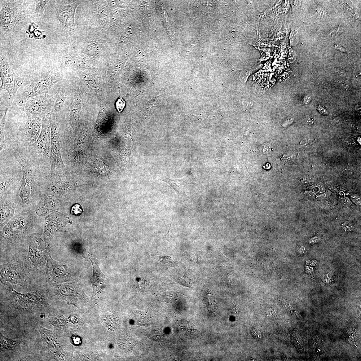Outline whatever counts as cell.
Wrapping results in <instances>:
<instances>
[{"mask_svg":"<svg viewBox=\"0 0 361 361\" xmlns=\"http://www.w3.org/2000/svg\"><path fill=\"white\" fill-rule=\"evenodd\" d=\"M244 103L245 108L247 109H249L252 107V103L249 101H244Z\"/></svg>","mask_w":361,"mask_h":361,"instance_id":"484cf974","label":"cell"},{"mask_svg":"<svg viewBox=\"0 0 361 361\" xmlns=\"http://www.w3.org/2000/svg\"><path fill=\"white\" fill-rule=\"evenodd\" d=\"M351 200L357 205H361V199L360 197L357 195H352L351 196Z\"/></svg>","mask_w":361,"mask_h":361,"instance_id":"ffe728a7","label":"cell"},{"mask_svg":"<svg viewBox=\"0 0 361 361\" xmlns=\"http://www.w3.org/2000/svg\"><path fill=\"white\" fill-rule=\"evenodd\" d=\"M342 204L344 206L348 207L351 205V202L349 198L346 197L343 199Z\"/></svg>","mask_w":361,"mask_h":361,"instance_id":"603a6c76","label":"cell"},{"mask_svg":"<svg viewBox=\"0 0 361 361\" xmlns=\"http://www.w3.org/2000/svg\"><path fill=\"white\" fill-rule=\"evenodd\" d=\"M1 27L7 32L19 31L26 18L25 7L17 1H3L1 5Z\"/></svg>","mask_w":361,"mask_h":361,"instance_id":"7a4b0ae2","label":"cell"},{"mask_svg":"<svg viewBox=\"0 0 361 361\" xmlns=\"http://www.w3.org/2000/svg\"><path fill=\"white\" fill-rule=\"evenodd\" d=\"M341 120L339 118H336L335 119L333 122L334 124L336 125H338L341 124Z\"/></svg>","mask_w":361,"mask_h":361,"instance_id":"4dcf8cb0","label":"cell"},{"mask_svg":"<svg viewBox=\"0 0 361 361\" xmlns=\"http://www.w3.org/2000/svg\"><path fill=\"white\" fill-rule=\"evenodd\" d=\"M78 4L73 3L69 5H59L56 7V15L60 23V27L69 31L75 29V15Z\"/></svg>","mask_w":361,"mask_h":361,"instance_id":"ba28073f","label":"cell"},{"mask_svg":"<svg viewBox=\"0 0 361 361\" xmlns=\"http://www.w3.org/2000/svg\"><path fill=\"white\" fill-rule=\"evenodd\" d=\"M51 97L48 93L33 97L20 107L28 117L36 116L42 118L49 116L51 111Z\"/></svg>","mask_w":361,"mask_h":361,"instance_id":"5b68a950","label":"cell"},{"mask_svg":"<svg viewBox=\"0 0 361 361\" xmlns=\"http://www.w3.org/2000/svg\"><path fill=\"white\" fill-rule=\"evenodd\" d=\"M48 266L50 274L55 281L59 282L66 281L68 275L65 266L51 259Z\"/></svg>","mask_w":361,"mask_h":361,"instance_id":"8fae6325","label":"cell"},{"mask_svg":"<svg viewBox=\"0 0 361 361\" xmlns=\"http://www.w3.org/2000/svg\"><path fill=\"white\" fill-rule=\"evenodd\" d=\"M126 105L125 101L120 97L116 102V108L119 112H121L124 109Z\"/></svg>","mask_w":361,"mask_h":361,"instance_id":"d6986e66","label":"cell"},{"mask_svg":"<svg viewBox=\"0 0 361 361\" xmlns=\"http://www.w3.org/2000/svg\"><path fill=\"white\" fill-rule=\"evenodd\" d=\"M334 46V48L339 51L343 53H346V48L341 45L335 44Z\"/></svg>","mask_w":361,"mask_h":361,"instance_id":"cb8c5ba5","label":"cell"},{"mask_svg":"<svg viewBox=\"0 0 361 361\" xmlns=\"http://www.w3.org/2000/svg\"><path fill=\"white\" fill-rule=\"evenodd\" d=\"M313 119L312 118L309 117L307 119V121L309 124H312L313 123Z\"/></svg>","mask_w":361,"mask_h":361,"instance_id":"836d02e7","label":"cell"},{"mask_svg":"<svg viewBox=\"0 0 361 361\" xmlns=\"http://www.w3.org/2000/svg\"><path fill=\"white\" fill-rule=\"evenodd\" d=\"M7 111V109L6 110L1 121V126H0V138H1L0 149H1V152L5 148L6 145L5 134H4V127H5V118Z\"/></svg>","mask_w":361,"mask_h":361,"instance_id":"9a60e30c","label":"cell"},{"mask_svg":"<svg viewBox=\"0 0 361 361\" xmlns=\"http://www.w3.org/2000/svg\"><path fill=\"white\" fill-rule=\"evenodd\" d=\"M327 195L325 193H322L317 197V199L321 200H324L326 198Z\"/></svg>","mask_w":361,"mask_h":361,"instance_id":"f1b7e54d","label":"cell"},{"mask_svg":"<svg viewBox=\"0 0 361 361\" xmlns=\"http://www.w3.org/2000/svg\"><path fill=\"white\" fill-rule=\"evenodd\" d=\"M159 260L165 266L168 267H174L176 262L171 257L168 256H164L160 257Z\"/></svg>","mask_w":361,"mask_h":361,"instance_id":"2e32d148","label":"cell"},{"mask_svg":"<svg viewBox=\"0 0 361 361\" xmlns=\"http://www.w3.org/2000/svg\"><path fill=\"white\" fill-rule=\"evenodd\" d=\"M317 187L318 189H319V192L320 193H324L325 192V186L323 183H318L317 185Z\"/></svg>","mask_w":361,"mask_h":361,"instance_id":"d4e9b609","label":"cell"},{"mask_svg":"<svg viewBox=\"0 0 361 361\" xmlns=\"http://www.w3.org/2000/svg\"><path fill=\"white\" fill-rule=\"evenodd\" d=\"M42 126V119L39 117H28L24 127L22 140L24 146L35 143L40 134Z\"/></svg>","mask_w":361,"mask_h":361,"instance_id":"52a82bcc","label":"cell"},{"mask_svg":"<svg viewBox=\"0 0 361 361\" xmlns=\"http://www.w3.org/2000/svg\"><path fill=\"white\" fill-rule=\"evenodd\" d=\"M91 262L93 267V274L91 279L93 299H98L103 291L105 277L99 267L98 261L92 254L88 253L83 257Z\"/></svg>","mask_w":361,"mask_h":361,"instance_id":"9c48e42d","label":"cell"},{"mask_svg":"<svg viewBox=\"0 0 361 361\" xmlns=\"http://www.w3.org/2000/svg\"><path fill=\"white\" fill-rule=\"evenodd\" d=\"M60 79V75L53 71L37 74L25 85L20 95L17 97V103L20 106L33 97L48 93Z\"/></svg>","mask_w":361,"mask_h":361,"instance_id":"6da1fadb","label":"cell"},{"mask_svg":"<svg viewBox=\"0 0 361 361\" xmlns=\"http://www.w3.org/2000/svg\"><path fill=\"white\" fill-rule=\"evenodd\" d=\"M1 349L5 350H12L15 349L17 345V342L8 339L1 335Z\"/></svg>","mask_w":361,"mask_h":361,"instance_id":"5bb4252c","label":"cell"},{"mask_svg":"<svg viewBox=\"0 0 361 361\" xmlns=\"http://www.w3.org/2000/svg\"><path fill=\"white\" fill-rule=\"evenodd\" d=\"M36 3L35 12L36 14L43 12L49 1H35Z\"/></svg>","mask_w":361,"mask_h":361,"instance_id":"e0dca14e","label":"cell"},{"mask_svg":"<svg viewBox=\"0 0 361 361\" xmlns=\"http://www.w3.org/2000/svg\"><path fill=\"white\" fill-rule=\"evenodd\" d=\"M320 238L319 237L317 236L314 237L310 240V243L313 244L317 243L320 240Z\"/></svg>","mask_w":361,"mask_h":361,"instance_id":"4316f807","label":"cell"},{"mask_svg":"<svg viewBox=\"0 0 361 361\" xmlns=\"http://www.w3.org/2000/svg\"><path fill=\"white\" fill-rule=\"evenodd\" d=\"M323 204L325 206L329 207L330 206L331 203L328 200H324L323 202Z\"/></svg>","mask_w":361,"mask_h":361,"instance_id":"f546056e","label":"cell"},{"mask_svg":"<svg viewBox=\"0 0 361 361\" xmlns=\"http://www.w3.org/2000/svg\"><path fill=\"white\" fill-rule=\"evenodd\" d=\"M82 102L79 98L76 97L72 100L69 108L70 121H73L81 109Z\"/></svg>","mask_w":361,"mask_h":361,"instance_id":"4fadbf2b","label":"cell"},{"mask_svg":"<svg viewBox=\"0 0 361 361\" xmlns=\"http://www.w3.org/2000/svg\"><path fill=\"white\" fill-rule=\"evenodd\" d=\"M306 194L307 196L309 198L311 199L315 198L316 196V194L313 192H311V191H308V192H307L306 193Z\"/></svg>","mask_w":361,"mask_h":361,"instance_id":"83f0119b","label":"cell"},{"mask_svg":"<svg viewBox=\"0 0 361 361\" xmlns=\"http://www.w3.org/2000/svg\"><path fill=\"white\" fill-rule=\"evenodd\" d=\"M178 282L182 285L189 288H193V285L192 280L188 278L180 277Z\"/></svg>","mask_w":361,"mask_h":361,"instance_id":"ac0fdd59","label":"cell"},{"mask_svg":"<svg viewBox=\"0 0 361 361\" xmlns=\"http://www.w3.org/2000/svg\"><path fill=\"white\" fill-rule=\"evenodd\" d=\"M72 213L75 214H80L82 212V209H81L79 205H76L72 208Z\"/></svg>","mask_w":361,"mask_h":361,"instance_id":"7402d4cb","label":"cell"},{"mask_svg":"<svg viewBox=\"0 0 361 361\" xmlns=\"http://www.w3.org/2000/svg\"><path fill=\"white\" fill-rule=\"evenodd\" d=\"M310 100V98L307 97L306 98H305V99H304V102L305 104H308Z\"/></svg>","mask_w":361,"mask_h":361,"instance_id":"1f68e13d","label":"cell"},{"mask_svg":"<svg viewBox=\"0 0 361 361\" xmlns=\"http://www.w3.org/2000/svg\"><path fill=\"white\" fill-rule=\"evenodd\" d=\"M0 76L2 81L1 90H6L11 100L15 99L19 89L25 83V80L17 75L5 59L1 56Z\"/></svg>","mask_w":361,"mask_h":361,"instance_id":"277c9868","label":"cell"},{"mask_svg":"<svg viewBox=\"0 0 361 361\" xmlns=\"http://www.w3.org/2000/svg\"><path fill=\"white\" fill-rule=\"evenodd\" d=\"M319 111H320V112L322 114H325L326 113V110L324 109V108H323L319 107Z\"/></svg>","mask_w":361,"mask_h":361,"instance_id":"d6a6232c","label":"cell"},{"mask_svg":"<svg viewBox=\"0 0 361 361\" xmlns=\"http://www.w3.org/2000/svg\"><path fill=\"white\" fill-rule=\"evenodd\" d=\"M50 123L51 132V147L50 157V164L52 173L64 167L61 154V140L60 133L56 119L54 117H48Z\"/></svg>","mask_w":361,"mask_h":361,"instance_id":"8992f818","label":"cell"},{"mask_svg":"<svg viewBox=\"0 0 361 361\" xmlns=\"http://www.w3.org/2000/svg\"><path fill=\"white\" fill-rule=\"evenodd\" d=\"M342 227L344 229L347 231H351L353 230L354 227L352 224L349 222H346L342 225Z\"/></svg>","mask_w":361,"mask_h":361,"instance_id":"44dd1931","label":"cell"},{"mask_svg":"<svg viewBox=\"0 0 361 361\" xmlns=\"http://www.w3.org/2000/svg\"><path fill=\"white\" fill-rule=\"evenodd\" d=\"M40 331L42 342L46 349L51 354H56L58 349V345L52 331L42 326L40 327Z\"/></svg>","mask_w":361,"mask_h":361,"instance_id":"30bf717a","label":"cell"},{"mask_svg":"<svg viewBox=\"0 0 361 361\" xmlns=\"http://www.w3.org/2000/svg\"><path fill=\"white\" fill-rule=\"evenodd\" d=\"M51 97V111L49 116L56 117L57 115L60 113L63 108L66 99V95L64 93L57 92L54 95H50Z\"/></svg>","mask_w":361,"mask_h":361,"instance_id":"7c38bea8","label":"cell"},{"mask_svg":"<svg viewBox=\"0 0 361 361\" xmlns=\"http://www.w3.org/2000/svg\"><path fill=\"white\" fill-rule=\"evenodd\" d=\"M42 119V128L39 138L35 143L25 147L36 159L41 162L48 163L51 147V125L48 117H44Z\"/></svg>","mask_w":361,"mask_h":361,"instance_id":"3957f363","label":"cell"}]
</instances>
